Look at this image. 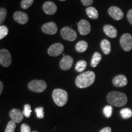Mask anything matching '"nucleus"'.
Instances as JSON below:
<instances>
[{
  "label": "nucleus",
  "instance_id": "nucleus-1",
  "mask_svg": "<svg viewBox=\"0 0 132 132\" xmlns=\"http://www.w3.org/2000/svg\"><path fill=\"white\" fill-rule=\"evenodd\" d=\"M95 79V74L92 71H87L81 73L77 77L75 84L79 88H86L94 83Z\"/></svg>",
  "mask_w": 132,
  "mask_h": 132
},
{
  "label": "nucleus",
  "instance_id": "nucleus-2",
  "mask_svg": "<svg viewBox=\"0 0 132 132\" xmlns=\"http://www.w3.org/2000/svg\"><path fill=\"white\" fill-rule=\"evenodd\" d=\"M107 101L113 106L120 107L127 103V97L124 93L118 91H112L107 95Z\"/></svg>",
  "mask_w": 132,
  "mask_h": 132
},
{
  "label": "nucleus",
  "instance_id": "nucleus-3",
  "mask_svg": "<svg viewBox=\"0 0 132 132\" xmlns=\"http://www.w3.org/2000/svg\"><path fill=\"white\" fill-rule=\"evenodd\" d=\"M52 97L57 106H63L68 100V94L65 90L62 89H55L52 94Z\"/></svg>",
  "mask_w": 132,
  "mask_h": 132
},
{
  "label": "nucleus",
  "instance_id": "nucleus-4",
  "mask_svg": "<svg viewBox=\"0 0 132 132\" xmlns=\"http://www.w3.org/2000/svg\"><path fill=\"white\" fill-rule=\"evenodd\" d=\"M47 85L44 80H34L28 83V88L36 92H42L47 89Z\"/></svg>",
  "mask_w": 132,
  "mask_h": 132
},
{
  "label": "nucleus",
  "instance_id": "nucleus-5",
  "mask_svg": "<svg viewBox=\"0 0 132 132\" xmlns=\"http://www.w3.org/2000/svg\"><path fill=\"white\" fill-rule=\"evenodd\" d=\"M61 35L62 37L64 39H65L66 40L70 41V42L74 41L77 37V34L76 31H74L71 28L67 27V26L64 27L61 29Z\"/></svg>",
  "mask_w": 132,
  "mask_h": 132
},
{
  "label": "nucleus",
  "instance_id": "nucleus-6",
  "mask_svg": "<svg viewBox=\"0 0 132 132\" xmlns=\"http://www.w3.org/2000/svg\"><path fill=\"white\" fill-rule=\"evenodd\" d=\"M120 44L123 50L130 52L132 49V36L131 34L128 33L123 34L120 37Z\"/></svg>",
  "mask_w": 132,
  "mask_h": 132
},
{
  "label": "nucleus",
  "instance_id": "nucleus-7",
  "mask_svg": "<svg viewBox=\"0 0 132 132\" xmlns=\"http://www.w3.org/2000/svg\"><path fill=\"white\" fill-rule=\"evenodd\" d=\"M12 62V57L10 52L6 49H1L0 51V64L3 67H7Z\"/></svg>",
  "mask_w": 132,
  "mask_h": 132
},
{
  "label": "nucleus",
  "instance_id": "nucleus-8",
  "mask_svg": "<svg viewBox=\"0 0 132 132\" xmlns=\"http://www.w3.org/2000/svg\"><path fill=\"white\" fill-rule=\"evenodd\" d=\"M64 45L60 43L53 44L48 49V53L51 56H57L64 51Z\"/></svg>",
  "mask_w": 132,
  "mask_h": 132
},
{
  "label": "nucleus",
  "instance_id": "nucleus-9",
  "mask_svg": "<svg viewBox=\"0 0 132 132\" xmlns=\"http://www.w3.org/2000/svg\"><path fill=\"white\" fill-rule=\"evenodd\" d=\"M78 28L79 32L82 36L87 35L91 30L90 23L88 21L86 20H81L79 21L78 23Z\"/></svg>",
  "mask_w": 132,
  "mask_h": 132
},
{
  "label": "nucleus",
  "instance_id": "nucleus-10",
  "mask_svg": "<svg viewBox=\"0 0 132 132\" xmlns=\"http://www.w3.org/2000/svg\"><path fill=\"white\" fill-rule=\"evenodd\" d=\"M108 14L116 20H120L123 17V12L119 7L112 6L108 9Z\"/></svg>",
  "mask_w": 132,
  "mask_h": 132
},
{
  "label": "nucleus",
  "instance_id": "nucleus-11",
  "mask_svg": "<svg viewBox=\"0 0 132 132\" xmlns=\"http://www.w3.org/2000/svg\"><path fill=\"white\" fill-rule=\"evenodd\" d=\"M23 113L19 109L14 108L9 112V117L11 120L15 123H20L23 119Z\"/></svg>",
  "mask_w": 132,
  "mask_h": 132
},
{
  "label": "nucleus",
  "instance_id": "nucleus-12",
  "mask_svg": "<svg viewBox=\"0 0 132 132\" xmlns=\"http://www.w3.org/2000/svg\"><path fill=\"white\" fill-rule=\"evenodd\" d=\"M42 31L45 34L53 35L57 32V31L56 24L54 22L47 23L42 26Z\"/></svg>",
  "mask_w": 132,
  "mask_h": 132
},
{
  "label": "nucleus",
  "instance_id": "nucleus-13",
  "mask_svg": "<svg viewBox=\"0 0 132 132\" xmlns=\"http://www.w3.org/2000/svg\"><path fill=\"white\" fill-rule=\"evenodd\" d=\"M73 62V59L70 56L67 55L62 57L60 61L61 69L64 70H67L71 68Z\"/></svg>",
  "mask_w": 132,
  "mask_h": 132
},
{
  "label": "nucleus",
  "instance_id": "nucleus-14",
  "mask_svg": "<svg viewBox=\"0 0 132 132\" xmlns=\"http://www.w3.org/2000/svg\"><path fill=\"white\" fill-rule=\"evenodd\" d=\"M43 11L46 14L53 15L56 12L57 7L52 1H47L43 4Z\"/></svg>",
  "mask_w": 132,
  "mask_h": 132
},
{
  "label": "nucleus",
  "instance_id": "nucleus-15",
  "mask_svg": "<svg viewBox=\"0 0 132 132\" xmlns=\"http://www.w3.org/2000/svg\"><path fill=\"white\" fill-rule=\"evenodd\" d=\"M14 19L19 24H24L28 21V15L25 12L18 11L14 13Z\"/></svg>",
  "mask_w": 132,
  "mask_h": 132
},
{
  "label": "nucleus",
  "instance_id": "nucleus-16",
  "mask_svg": "<svg viewBox=\"0 0 132 132\" xmlns=\"http://www.w3.org/2000/svg\"><path fill=\"white\" fill-rule=\"evenodd\" d=\"M128 80L127 77L123 75L116 76L113 80V85L116 87H123L127 85Z\"/></svg>",
  "mask_w": 132,
  "mask_h": 132
},
{
  "label": "nucleus",
  "instance_id": "nucleus-17",
  "mask_svg": "<svg viewBox=\"0 0 132 132\" xmlns=\"http://www.w3.org/2000/svg\"><path fill=\"white\" fill-rule=\"evenodd\" d=\"M103 31L106 36L111 38L116 37L118 35L117 29L113 26L110 25V24H106L104 26Z\"/></svg>",
  "mask_w": 132,
  "mask_h": 132
},
{
  "label": "nucleus",
  "instance_id": "nucleus-18",
  "mask_svg": "<svg viewBox=\"0 0 132 132\" xmlns=\"http://www.w3.org/2000/svg\"><path fill=\"white\" fill-rule=\"evenodd\" d=\"M101 48L105 54H109L111 52V44L107 39H103L101 42Z\"/></svg>",
  "mask_w": 132,
  "mask_h": 132
},
{
  "label": "nucleus",
  "instance_id": "nucleus-19",
  "mask_svg": "<svg viewBox=\"0 0 132 132\" xmlns=\"http://www.w3.org/2000/svg\"><path fill=\"white\" fill-rule=\"evenodd\" d=\"M86 12L88 16L92 19H97L98 17V12L97 10L94 7H87Z\"/></svg>",
  "mask_w": 132,
  "mask_h": 132
},
{
  "label": "nucleus",
  "instance_id": "nucleus-20",
  "mask_svg": "<svg viewBox=\"0 0 132 132\" xmlns=\"http://www.w3.org/2000/svg\"><path fill=\"white\" fill-rule=\"evenodd\" d=\"M102 60V55L98 52H95L94 53L93 56H92L91 62H90V65L92 67H97L100 61Z\"/></svg>",
  "mask_w": 132,
  "mask_h": 132
},
{
  "label": "nucleus",
  "instance_id": "nucleus-21",
  "mask_svg": "<svg viewBox=\"0 0 132 132\" xmlns=\"http://www.w3.org/2000/svg\"><path fill=\"white\" fill-rule=\"evenodd\" d=\"M88 47V44L86 41L81 40L78 42L76 45V50L78 52L83 53L86 51Z\"/></svg>",
  "mask_w": 132,
  "mask_h": 132
},
{
  "label": "nucleus",
  "instance_id": "nucleus-22",
  "mask_svg": "<svg viewBox=\"0 0 132 132\" xmlns=\"http://www.w3.org/2000/svg\"><path fill=\"white\" fill-rule=\"evenodd\" d=\"M87 67V63L85 61H79L75 65V70L78 72H82Z\"/></svg>",
  "mask_w": 132,
  "mask_h": 132
},
{
  "label": "nucleus",
  "instance_id": "nucleus-23",
  "mask_svg": "<svg viewBox=\"0 0 132 132\" xmlns=\"http://www.w3.org/2000/svg\"><path fill=\"white\" fill-rule=\"evenodd\" d=\"M120 115L123 119H128L132 116V110L130 108H123L120 111Z\"/></svg>",
  "mask_w": 132,
  "mask_h": 132
},
{
  "label": "nucleus",
  "instance_id": "nucleus-24",
  "mask_svg": "<svg viewBox=\"0 0 132 132\" xmlns=\"http://www.w3.org/2000/svg\"><path fill=\"white\" fill-rule=\"evenodd\" d=\"M16 128V123L12 120H10L6 127L5 132H14Z\"/></svg>",
  "mask_w": 132,
  "mask_h": 132
},
{
  "label": "nucleus",
  "instance_id": "nucleus-25",
  "mask_svg": "<svg viewBox=\"0 0 132 132\" xmlns=\"http://www.w3.org/2000/svg\"><path fill=\"white\" fill-rule=\"evenodd\" d=\"M113 112V107L111 105H106L103 108V114L106 118H110L112 115Z\"/></svg>",
  "mask_w": 132,
  "mask_h": 132
},
{
  "label": "nucleus",
  "instance_id": "nucleus-26",
  "mask_svg": "<svg viewBox=\"0 0 132 132\" xmlns=\"http://www.w3.org/2000/svg\"><path fill=\"white\" fill-rule=\"evenodd\" d=\"M34 0H22L21 3V7L23 9H28L32 4Z\"/></svg>",
  "mask_w": 132,
  "mask_h": 132
},
{
  "label": "nucleus",
  "instance_id": "nucleus-27",
  "mask_svg": "<svg viewBox=\"0 0 132 132\" xmlns=\"http://www.w3.org/2000/svg\"><path fill=\"white\" fill-rule=\"evenodd\" d=\"M8 28L6 26L1 25L0 26V39H3L8 34Z\"/></svg>",
  "mask_w": 132,
  "mask_h": 132
},
{
  "label": "nucleus",
  "instance_id": "nucleus-28",
  "mask_svg": "<svg viewBox=\"0 0 132 132\" xmlns=\"http://www.w3.org/2000/svg\"><path fill=\"white\" fill-rule=\"evenodd\" d=\"M31 106L28 104H26L24 106V110L23 111V113L24 116H25L26 118H29L31 114Z\"/></svg>",
  "mask_w": 132,
  "mask_h": 132
},
{
  "label": "nucleus",
  "instance_id": "nucleus-29",
  "mask_svg": "<svg viewBox=\"0 0 132 132\" xmlns=\"http://www.w3.org/2000/svg\"><path fill=\"white\" fill-rule=\"evenodd\" d=\"M35 112L37 115V117L39 119H42L44 117V108L42 106L38 107V108L35 109Z\"/></svg>",
  "mask_w": 132,
  "mask_h": 132
},
{
  "label": "nucleus",
  "instance_id": "nucleus-30",
  "mask_svg": "<svg viewBox=\"0 0 132 132\" xmlns=\"http://www.w3.org/2000/svg\"><path fill=\"white\" fill-rule=\"evenodd\" d=\"M6 15H7V11L4 8L1 7L0 9V23H3L6 19Z\"/></svg>",
  "mask_w": 132,
  "mask_h": 132
},
{
  "label": "nucleus",
  "instance_id": "nucleus-31",
  "mask_svg": "<svg viewBox=\"0 0 132 132\" xmlns=\"http://www.w3.org/2000/svg\"><path fill=\"white\" fill-rule=\"evenodd\" d=\"M21 132H31L30 127L26 123H23L21 125Z\"/></svg>",
  "mask_w": 132,
  "mask_h": 132
},
{
  "label": "nucleus",
  "instance_id": "nucleus-32",
  "mask_svg": "<svg viewBox=\"0 0 132 132\" xmlns=\"http://www.w3.org/2000/svg\"><path fill=\"white\" fill-rule=\"evenodd\" d=\"M82 4L85 6H89L93 3V0H81Z\"/></svg>",
  "mask_w": 132,
  "mask_h": 132
},
{
  "label": "nucleus",
  "instance_id": "nucleus-33",
  "mask_svg": "<svg viewBox=\"0 0 132 132\" xmlns=\"http://www.w3.org/2000/svg\"><path fill=\"white\" fill-rule=\"evenodd\" d=\"M127 19L130 23L132 25V9H130V11H128L127 13Z\"/></svg>",
  "mask_w": 132,
  "mask_h": 132
},
{
  "label": "nucleus",
  "instance_id": "nucleus-34",
  "mask_svg": "<svg viewBox=\"0 0 132 132\" xmlns=\"http://www.w3.org/2000/svg\"><path fill=\"white\" fill-rule=\"evenodd\" d=\"M99 132H111V128L109 127H107L103 128Z\"/></svg>",
  "mask_w": 132,
  "mask_h": 132
},
{
  "label": "nucleus",
  "instance_id": "nucleus-35",
  "mask_svg": "<svg viewBox=\"0 0 132 132\" xmlns=\"http://www.w3.org/2000/svg\"><path fill=\"white\" fill-rule=\"evenodd\" d=\"M3 84L2 82H0V94H2L3 92Z\"/></svg>",
  "mask_w": 132,
  "mask_h": 132
},
{
  "label": "nucleus",
  "instance_id": "nucleus-36",
  "mask_svg": "<svg viewBox=\"0 0 132 132\" xmlns=\"http://www.w3.org/2000/svg\"><path fill=\"white\" fill-rule=\"evenodd\" d=\"M59 1H66V0H59Z\"/></svg>",
  "mask_w": 132,
  "mask_h": 132
},
{
  "label": "nucleus",
  "instance_id": "nucleus-37",
  "mask_svg": "<svg viewBox=\"0 0 132 132\" xmlns=\"http://www.w3.org/2000/svg\"><path fill=\"white\" fill-rule=\"evenodd\" d=\"M32 132H38V131H32Z\"/></svg>",
  "mask_w": 132,
  "mask_h": 132
}]
</instances>
